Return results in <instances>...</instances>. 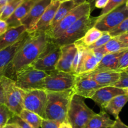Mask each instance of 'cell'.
I'll return each instance as SVG.
<instances>
[{
  "mask_svg": "<svg viewBox=\"0 0 128 128\" xmlns=\"http://www.w3.org/2000/svg\"><path fill=\"white\" fill-rule=\"evenodd\" d=\"M76 47L80 48L82 50L81 60L76 71V76L93 71L104 56L103 55L87 48L80 46H76Z\"/></svg>",
  "mask_w": 128,
  "mask_h": 128,
  "instance_id": "12",
  "label": "cell"
},
{
  "mask_svg": "<svg viewBox=\"0 0 128 128\" xmlns=\"http://www.w3.org/2000/svg\"><path fill=\"white\" fill-rule=\"evenodd\" d=\"M113 86L124 90L128 89V73L124 71H121L120 80Z\"/></svg>",
  "mask_w": 128,
  "mask_h": 128,
  "instance_id": "35",
  "label": "cell"
},
{
  "mask_svg": "<svg viewBox=\"0 0 128 128\" xmlns=\"http://www.w3.org/2000/svg\"><path fill=\"white\" fill-rule=\"evenodd\" d=\"M95 114L85 103L84 98L76 94L72 95L67 113V122L72 128H84Z\"/></svg>",
  "mask_w": 128,
  "mask_h": 128,
  "instance_id": "4",
  "label": "cell"
},
{
  "mask_svg": "<svg viewBox=\"0 0 128 128\" xmlns=\"http://www.w3.org/2000/svg\"><path fill=\"white\" fill-rule=\"evenodd\" d=\"M112 38L110 34H109L108 32H104L103 34L101 36L100 38H99L94 43L92 44L91 46H88L87 48L90 49V50H94V49L98 48L101 47L103 46L104 44L106 43L108 41H110L111 39Z\"/></svg>",
  "mask_w": 128,
  "mask_h": 128,
  "instance_id": "34",
  "label": "cell"
},
{
  "mask_svg": "<svg viewBox=\"0 0 128 128\" xmlns=\"http://www.w3.org/2000/svg\"><path fill=\"white\" fill-rule=\"evenodd\" d=\"M127 1L128 0H109L106 7L102 9L101 13L98 16V20L102 18L104 16L108 14L111 11H113L117 8L126 4Z\"/></svg>",
  "mask_w": 128,
  "mask_h": 128,
  "instance_id": "30",
  "label": "cell"
},
{
  "mask_svg": "<svg viewBox=\"0 0 128 128\" xmlns=\"http://www.w3.org/2000/svg\"><path fill=\"white\" fill-rule=\"evenodd\" d=\"M114 122L115 120H111L110 115L102 110L90 119L84 128H112Z\"/></svg>",
  "mask_w": 128,
  "mask_h": 128,
  "instance_id": "23",
  "label": "cell"
},
{
  "mask_svg": "<svg viewBox=\"0 0 128 128\" xmlns=\"http://www.w3.org/2000/svg\"><path fill=\"white\" fill-rule=\"evenodd\" d=\"M103 32L96 28L95 27L92 28L86 32L84 36L78 41L74 42L76 46H82L83 48H88L94 43L99 38L101 37Z\"/></svg>",
  "mask_w": 128,
  "mask_h": 128,
  "instance_id": "26",
  "label": "cell"
},
{
  "mask_svg": "<svg viewBox=\"0 0 128 128\" xmlns=\"http://www.w3.org/2000/svg\"><path fill=\"white\" fill-rule=\"evenodd\" d=\"M127 50H128V48L124 49L118 52H113V53L104 55L102 58L101 59L93 71H117L120 57Z\"/></svg>",
  "mask_w": 128,
  "mask_h": 128,
  "instance_id": "22",
  "label": "cell"
},
{
  "mask_svg": "<svg viewBox=\"0 0 128 128\" xmlns=\"http://www.w3.org/2000/svg\"><path fill=\"white\" fill-rule=\"evenodd\" d=\"M76 6V4L72 0L60 2V4L56 11L54 17L48 30L46 31H50L53 29L57 25V24L59 23L68 14V12L72 9L74 8Z\"/></svg>",
  "mask_w": 128,
  "mask_h": 128,
  "instance_id": "25",
  "label": "cell"
},
{
  "mask_svg": "<svg viewBox=\"0 0 128 128\" xmlns=\"http://www.w3.org/2000/svg\"><path fill=\"white\" fill-rule=\"evenodd\" d=\"M124 71V72H127V73H128V68H126V70H124V71Z\"/></svg>",
  "mask_w": 128,
  "mask_h": 128,
  "instance_id": "50",
  "label": "cell"
},
{
  "mask_svg": "<svg viewBox=\"0 0 128 128\" xmlns=\"http://www.w3.org/2000/svg\"><path fill=\"white\" fill-rule=\"evenodd\" d=\"M91 6L88 2L76 6L53 29L45 32L50 40H55L61 36L78 20L88 14H91Z\"/></svg>",
  "mask_w": 128,
  "mask_h": 128,
  "instance_id": "6",
  "label": "cell"
},
{
  "mask_svg": "<svg viewBox=\"0 0 128 128\" xmlns=\"http://www.w3.org/2000/svg\"><path fill=\"white\" fill-rule=\"evenodd\" d=\"M115 38H116L126 48H128V32L122 34Z\"/></svg>",
  "mask_w": 128,
  "mask_h": 128,
  "instance_id": "39",
  "label": "cell"
},
{
  "mask_svg": "<svg viewBox=\"0 0 128 128\" xmlns=\"http://www.w3.org/2000/svg\"><path fill=\"white\" fill-rule=\"evenodd\" d=\"M98 21V16L92 17L90 14L82 16L58 38L51 40L60 46L74 43L82 38L89 30L94 27Z\"/></svg>",
  "mask_w": 128,
  "mask_h": 128,
  "instance_id": "3",
  "label": "cell"
},
{
  "mask_svg": "<svg viewBox=\"0 0 128 128\" xmlns=\"http://www.w3.org/2000/svg\"><path fill=\"white\" fill-rule=\"evenodd\" d=\"M125 5H126V8H127V10H128V0L127 1V2H126V4H125Z\"/></svg>",
  "mask_w": 128,
  "mask_h": 128,
  "instance_id": "49",
  "label": "cell"
},
{
  "mask_svg": "<svg viewBox=\"0 0 128 128\" xmlns=\"http://www.w3.org/2000/svg\"><path fill=\"white\" fill-rule=\"evenodd\" d=\"M20 118L30 124L32 128H41L42 118L37 114L26 110H23L18 115Z\"/></svg>",
  "mask_w": 128,
  "mask_h": 128,
  "instance_id": "28",
  "label": "cell"
},
{
  "mask_svg": "<svg viewBox=\"0 0 128 128\" xmlns=\"http://www.w3.org/2000/svg\"></svg>",
  "mask_w": 128,
  "mask_h": 128,
  "instance_id": "53",
  "label": "cell"
},
{
  "mask_svg": "<svg viewBox=\"0 0 128 128\" xmlns=\"http://www.w3.org/2000/svg\"><path fill=\"white\" fill-rule=\"evenodd\" d=\"M11 1L12 0H0V10L4 6H6L9 2H11Z\"/></svg>",
  "mask_w": 128,
  "mask_h": 128,
  "instance_id": "44",
  "label": "cell"
},
{
  "mask_svg": "<svg viewBox=\"0 0 128 128\" xmlns=\"http://www.w3.org/2000/svg\"><path fill=\"white\" fill-rule=\"evenodd\" d=\"M48 74V72L36 70L30 65L18 71L14 81L16 86L24 91L39 89L42 80Z\"/></svg>",
  "mask_w": 128,
  "mask_h": 128,
  "instance_id": "7",
  "label": "cell"
},
{
  "mask_svg": "<svg viewBox=\"0 0 128 128\" xmlns=\"http://www.w3.org/2000/svg\"><path fill=\"white\" fill-rule=\"evenodd\" d=\"M9 122H14V123H16V124L18 125V126L20 128H32L30 124L26 123L22 119L20 118L18 115H13V116L11 118V119L10 120Z\"/></svg>",
  "mask_w": 128,
  "mask_h": 128,
  "instance_id": "37",
  "label": "cell"
},
{
  "mask_svg": "<svg viewBox=\"0 0 128 128\" xmlns=\"http://www.w3.org/2000/svg\"><path fill=\"white\" fill-rule=\"evenodd\" d=\"M74 1V2L75 3L76 6H79L80 4H82L84 3V2H87L88 0H72Z\"/></svg>",
  "mask_w": 128,
  "mask_h": 128,
  "instance_id": "46",
  "label": "cell"
},
{
  "mask_svg": "<svg viewBox=\"0 0 128 128\" xmlns=\"http://www.w3.org/2000/svg\"><path fill=\"white\" fill-rule=\"evenodd\" d=\"M60 4V2L59 1H52L46 9L38 22L29 33L33 32H46L48 30Z\"/></svg>",
  "mask_w": 128,
  "mask_h": 128,
  "instance_id": "17",
  "label": "cell"
},
{
  "mask_svg": "<svg viewBox=\"0 0 128 128\" xmlns=\"http://www.w3.org/2000/svg\"><path fill=\"white\" fill-rule=\"evenodd\" d=\"M128 18V10L123 4L98 20L94 27L102 32H109Z\"/></svg>",
  "mask_w": 128,
  "mask_h": 128,
  "instance_id": "10",
  "label": "cell"
},
{
  "mask_svg": "<svg viewBox=\"0 0 128 128\" xmlns=\"http://www.w3.org/2000/svg\"><path fill=\"white\" fill-rule=\"evenodd\" d=\"M25 91L15 85L12 80L6 88L5 92L4 104L13 113L18 116L24 110V98Z\"/></svg>",
  "mask_w": 128,
  "mask_h": 128,
  "instance_id": "11",
  "label": "cell"
},
{
  "mask_svg": "<svg viewBox=\"0 0 128 128\" xmlns=\"http://www.w3.org/2000/svg\"><path fill=\"white\" fill-rule=\"evenodd\" d=\"M70 1V0H52V1H59V2H64V1Z\"/></svg>",
  "mask_w": 128,
  "mask_h": 128,
  "instance_id": "48",
  "label": "cell"
},
{
  "mask_svg": "<svg viewBox=\"0 0 128 128\" xmlns=\"http://www.w3.org/2000/svg\"><path fill=\"white\" fill-rule=\"evenodd\" d=\"M47 99L43 119L59 123L67 122V113L73 90L62 92H46Z\"/></svg>",
  "mask_w": 128,
  "mask_h": 128,
  "instance_id": "2",
  "label": "cell"
},
{
  "mask_svg": "<svg viewBox=\"0 0 128 128\" xmlns=\"http://www.w3.org/2000/svg\"><path fill=\"white\" fill-rule=\"evenodd\" d=\"M128 102V94L119 95L112 98L102 110L113 116L115 119H117L122 109Z\"/></svg>",
  "mask_w": 128,
  "mask_h": 128,
  "instance_id": "24",
  "label": "cell"
},
{
  "mask_svg": "<svg viewBox=\"0 0 128 128\" xmlns=\"http://www.w3.org/2000/svg\"><path fill=\"white\" fill-rule=\"evenodd\" d=\"M13 113L4 104H0V128H2L8 123Z\"/></svg>",
  "mask_w": 128,
  "mask_h": 128,
  "instance_id": "31",
  "label": "cell"
},
{
  "mask_svg": "<svg viewBox=\"0 0 128 128\" xmlns=\"http://www.w3.org/2000/svg\"><path fill=\"white\" fill-rule=\"evenodd\" d=\"M28 34L29 32L27 31L18 42L0 51V76L4 74L6 67L12 60L18 50L26 41Z\"/></svg>",
  "mask_w": 128,
  "mask_h": 128,
  "instance_id": "18",
  "label": "cell"
},
{
  "mask_svg": "<svg viewBox=\"0 0 128 128\" xmlns=\"http://www.w3.org/2000/svg\"><path fill=\"white\" fill-rule=\"evenodd\" d=\"M60 56L61 46L49 40L43 51L31 66L36 70L44 72L54 71Z\"/></svg>",
  "mask_w": 128,
  "mask_h": 128,
  "instance_id": "8",
  "label": "cell"
},
{
  "mask_svg": "<svg viewBox=\"0 0 128 128\" xmlns=\"http://www.w3.org/2000/svg\"><path fill=\"white\" fill-rule=\"evenodd\" d=\"M120 73L121 72L118 71H99L82 74L90 76L98 84L105 87L113 86L120 80Z\"/></svg>",
  "mask_w": 128,
  "mask_h": 128,
  "instance_id": "20",
  "label": "cell"
},
{
  "mask_svg": "<svg viewBox=\"0 0 128 128\" xmlns=\"http://www.w3.org/2000/svg\"><path fill=\"white\" fill-rule=\"evenodd\" d=\"M112 128H128V126L127 125L125 124L120 120V117H119L115 120L114 124V126H112Z\"/></svg>",
  "mask_w": 128,
  "mask_h": 128,
  "instance_id": "42",
  "label": "cell"
},
{
  "mask_svg": "<svg viewBox=\"0 0 128 128\" xmlns=\"http://www.w3.org/2000/svg\"><path fill=\"white\" fill-rule=\"evenodd\" d=\"M126 93L127 92L124 89L118 88L114 86H105L97 90L91 99L101 108L104 109L112 98Z\"/></svg>",
  "mask_w": 128,
  "mask_h": 128,
  "instance_id": "16",
  "label": "cell"
},
{
  "mask_svg": "<svg viewBox=\"0 0 128 128\" xmlns=\"http://www.w3.org/2000/svg\"><path fill=\"white\" fill-rule=\"evenodd\" d=\"M108 32L112 38L116 37L122 34L128 32V18L122 21L117 27L109 31Z\"/></svg>",
  "mask_w": 128,
  "mask_h": 128,
  "instance_id": "32",
  "label": "cell"
},
{
  "mask_svg": "<svg viewBox=\"0 0 128 128\" xmlns=\"http://www.w3.org/2000/svg\"><path fill=\"white\" fill-rule=\"evenodd\" d=\"M11 81L12 80L8 78L4 75L0 76V104H4L5 92H6L8 86Z\"/></svg>",
  "mask_w": 128,
  "mask_h": 128,
  "instance_id": "33",
  "label": "cell"
},
{
  "mask_svg": "<svg viewBox=\"0 0 128 128\" xmlns=\"http://www.w3.org/2000/svg\"><path fill=\"white\" fill-rule=\"evenodd\" d=\"M76 75L72 72H66L54 70L48 72L42 80L40 90L46 92H62L72 90L74 86Z\"/></svg>",
  "mask_w": 128,
  "mask_h": 128,
  "instance_id": "5",
  "label": "cell"
},
{
  "mask_svg": "<svg viewBox=\"0 0 128 128\" xmlns=\"http://www.w3.org/2000/svg\"><path fill=\"white\" fill-rule=\"evenodd\" d=\"M2 128H20L18 125L14 122H8Z\"/></svg>",
  "mask_w": 128,
  "mask_h": 128,
  "instance_id": "43",
  "label": "cell"
},
{
  "mask_svg": "<svg viewBox=\"0 0 128 128\" xmlns=\"http://www.w3.org/2000/svg\"><path fill=\"white\" fill-rule=\"evenodd\" d=\"M24 0H12L0 10V19L6 21Z\"/></svg>",
  "mask_w": 128,
  "mask_h": 128,
  "instance_id": "29",
  "label": "cell"
},
{
  "mask_svg": "<svg viewBox=\"0 0 128 128\" xmlns=\"http://www.w3.org/2000/svg\"><path fill=\"white\" fill-rule=\"evenodd\" d=\"M26 32V29L22 25L9 28L8 30L0 36V51L18 42Z\"/></svg>",
  "mask_w": 128,
  "mask_h": 128,
  "instance_id": "19",
  "label": "cell"
},
{
  "mask_svg": "<svg viewBox=\"0 0 128 128\" xmlns=\"http://www.w3.org/2000/svg\"><path fill=\"white\" fill-rule=\"evenodd\" d=\"M78 51L74 43L61 46V56L56 65V70L66 72H72V65Z\"/></svg>",
  "mask_w": 128,
  "mask_h": 128,
  "instance_id": "15",
  "label": "cell"
},
{
  "mask_svg": "<svg viewBox=\"0 0 128 128\" xmlns=\"http://www.w3.org/2000/svg\"><path fill=\"white\" fill-rule=\"evenodd\" d=\"M47 99V92L40 89L25 91L24 110L33 112L43 119Z\"/></svg>",
  "mask_w": 128,
  "mask_h": 128,
  "instance_id": "9",
  "label": "cell"
},
{
  "mask_svg": "<svg viewBox=\"0 0 128 128\" xmlns=\"http://www.w3.org/2000/svg\"><path fill=\"white\" fill-rule=\"evenodd\" d=\"M52 0H41L34 4L30 11L21 21V25L24 26L26 31L30 32L34 27L48 6L51 4Z\"/></svg>",
  "mask_w": 128,
  "mask_h": 128,
  "instance_id": "14",
  "label": "cell"
},
{
  "mask_svg": "<svg viewBox=\"0 0 128 128\" xmlns=\"http://www.w3.org/2000/svg\"><path fill=\"white\" fill-rule=\"evenodd\" d=\"M96 0H88L87 2H88L90 4V6H91V11H92L93 10L94 8V1Z\"/></svg>",
  "mask_w": 128,
  "mask_h": 128,
  "instance_id": "47",
  "label": "cell"
},
{
  "mask_svg": "<svg viewBox=\"0 0 128 128\" xmlns=\"http://www.w3.org/2000/svg\"><path fill=\"white\" fill-rule=\"evenodd\" d=\"M32 1H33L34 2H38V1H41V0H32Z\"/></svg>",
  "mask_w": 128,
  "mask_h": 128,
  "instance_id": "51",
  "label": "cell"
},
{
  "mask_svg": "<svg viewBox=\"0 0 128 128\" xmlns=\"http://www.w3.org/2000/svg\"><path fill=\"white\" fill-rule=\"evenodd\" d=\"M104 86L98 84L89 76L80 74L76 76L73 91L74 94L84 98H90L94 94L97 90Z\"/></svg>",
  "mask_w": 128,
  "mask_h": 128,
  "instance_id": "13",
  "label": "cell"
},
{
  "mask_svg": "<svg viewBox=\"0 0 128 128\" xmlns=\"http://www.w3.org/2000/svg\"><path fill=\"white\" fill-rule=\"evenodd\" d=\"M126 92H127V94H128V89H126Z\"/></svg>",
  "mask_w": 128,
  "mask_h": 128,
  "instance_id": "52",
  "label": "cell"
},
{
  "mask_svg": "<svg viewBox=\"0 0 128 128\" xmlns=\"http://www.w3.org/2000/svg\"><path fill=\"white\" fill-rule=\"evenodd\" d=\"M126 48L123 44L118 40L116 38H112L109 41H108L105 44L98 48L94 49L93 50L94 52H98L102 55H106L108 54L113 53L121 51Z\"/></svg>",
  "mask_w": 128,
  "mask_h": 128,
  "instance_id": "27",
  "label": "cell"
},
{
  "mask_svg": "<svg viewBox=\"0 0 128 128\" xmlns=\"http://www.w3.org/2000/svg\"><path fill=\"white\" fill-rule=\"evenodd\" d=\"M34 3L32 0H24L22 3L15 10L13 13L6 20L8 27L12 28L21 26L22 20L27 15Z\"/></svg>",
  "mask_w": 128,
  "mask_h": 128,
  "instance_id": "21",
  "label": "cell"
},
{
  "mask_svg": "<svg viewBox=\"0 0 128 128\" xmlns=\"http://www.w3.org/2000/svg\"><path fill=\"white\" fill-rule=\"evenodd\" d=\"M8 25L6 21L0 19V36L3 34L8 30Z\"/></svg>",
  "mask_w": 128,
  "mask_h": 128,
  "instance_id": "41",
  "label": "cell"
},
{
  "mask_svg": "<svg viewBox=\"0 0 128 128\" xmlns=\"http://www.w3.org/2000/svg\"><path fill=\"white\" fill-rule=\"evenodd\" d=\"M60 124L61 123H59V122H56V121L42 119V122H41V128H59Z\"/></svg>",
  "mask_w": 128,
  "mask_h": 128,
  "instance_id": "38",
  "label": "cell"
},
{
  "mask_svg": "<svg viewBox=\"0 0 128 128\" xmlns=\"http://www.w3.org/2000/svg\"><path fill=\"white\" fill-rule=\"evenodd\" d=\"M128 68V50L120 57L119 60L118 71H122Z\"/></svg>",
  "mask_w": 128,
  "mask_h": 128,
  "instance_id": "36",
  "label": "cell"
},
{
  "mask_svg": "<svg viewBox=\"0 0 128 128\" xmlns=\"http://www.w3.org/2000/svg\"><path fill=\"white\" fill-rule=\"evenodd\" d=\"M49 38L45 32L29 33L26 41L20 48L4 72V76L13 80L20 70L32 64L44 49Z\"/></svg>",
  "mask_w": 128,
  "mask_h": 128,
  "instance_id": "1",
  "label": "cell"
},
{
  "mask_svg": "<svg viewBox=\"0 0 128 128\" xmlns=\"http://www.w3.org/2000/svg\"><path fill=\"white\" fill-rule=\"evenodd\" d=\"M109 0H96L94 3V6L97 8L103 9L106 7Z\"/></svg>",
  "mask_w": 128,
  "mask_h": 128,
  "instance_id": "40",
  "label": "cell"
},
{
  "mask_svg": "<svg viewBox=\"0 0 128 128\" xmlns=\"http://www.w3.org/2000/svg\"><path fill=\"white\" fill-rule=\"evenodd\" d=\"M59 128H72V127L68 122H63L60 124Z\"/></svg>",
  "mask_w": 128,
  "mask_h": 128,
  "instance_id": "45",
  "label": "cell"
}]
</instances>
